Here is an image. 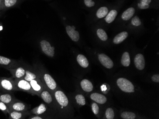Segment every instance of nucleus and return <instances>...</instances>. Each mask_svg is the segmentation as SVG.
<instances>
[{
    "instance_id": "25",
    "label": "nucleus",
    "mask_w": 159,
    "mask_h": 119,
    "mask_svg": "<svg viewBox=\"0 0 159 119\" xmlns=\"http://www.w3.org/2000/svg\"><path fill=\"white\" fill-rule=\"evenodd\" d=\"M118 12L115 10H112L110 12L107 14L105 18V21L108 23H111L114 21L117 15Z\"/></svg>"
},
{
    "instance_id": "23",
    "label": "nucleus",
    "mask_w": 159,
    "mask_h": 119,
    "mask_svg": "<svg viewBox=\"0 0 159 119\" xmlns=\"http://www.w3.org/2000/svg\"><path fill=\"white\" fill-rule=\"evenodd\" d=\"M76 59L78 63L83 68H87L89 66V61L84 55L79 54L77 56Z\"/></svg>"
},
{
    "instance_id": "1",
    "label": "nucleus",
    "mask_w": 159,
    "mask_h": 119,
    "mask_svg": "<svg viewBox=\"0 0 159 119\" xmlns=\"http://www.w3.org/2000/svg\"><path fill=\"white\" fill-rule=\"evenodd\" d=\"M35 68L39 74V78L44 85V87L50 91L54 92L57 88V86L56 82L52 76L47 73L44 69L42 68V66H38Z\"/></svg>"
},
{
    "instance_id": "28",
    "label": "nucleus",
    "mask_w": 159,
    "mask_h": 119,
    "mask_svg": "<svg viewBox=\"0 0 159 119\" xmlns=\"http://www.w3.org/2000/svg\"><path fill=\"white\" fill-rule=\"evenodd\" d=\"M152 0H141V2L138 3V6L140 9H146L150 7Z\"/></svg>"
},
{
    "instance_id": "19",
    "label": "nucleus",
    "mask_w": 159,
    "mask_h": 119,
    "mask_svg": "<svg viewBox=\"0 0 159 119\" xmlns=\"http://www.w3.org/2000/svg\"><path fill=\"white\" fill-rule=\"evenodd\" d=\"M20 0H2L1 11H4L14 7L19 2Z\"/></svg>"
},
{
    "instance_id": "20",
    "label": "nucleus",
    "mask_w": 159,
    "mask_h": 119,
    "mask_svg": "<svg viewBox=\"0 0 159 119\" xmlns=\"http://www.w3.org/2000/svg\"><path fill=\"white\" fill-rule=\"evenodd\" d=\"M90 97L93 101L99 104H104L107 102V98L103 95L99 93H93L90 96Z\"/></svg>"
},
{
    "instance_id": "36",
    "label": "nucleus",
    "mask_w": 159,
    "mask_h": 119,
    "mask_svg": "<svg viewBox=\"0 0 159 119\" xmlns=\"http://www.w3.org/2000/svg\"><path fill=\"white\" fill-rule=\"evenodd\" d=\"M92 110L93 113L95 114H97L99 113V106L96 103H93L92 105Z\"/></svg>"
},
{
    "instance_id": "35",
    "label": "nucleus",
    "mask_w": 159,
    "mask_h": 119,
    "mask_svg": "<svg viewBox=\"0 0 159 119\" xmlns=\"http://www.w3.org/2000/svg\"><path fill=\"white\" fill-rule=\"evenodd\" d=\"M84 2L85 5L89 8L93 7L95 4L93 0H84Z\"/></svg>"
},
{
    "instance_id": "10",
    "label": "nucleus",
    "mask_w": 159,
    "mask_h": 119,
    "mask_svg": "<svg viewBox=\"0 0 159 119\" xmlns=\"http://www.w3.org/2000/svg\"><path fill=\"white\" fill-rule=\"evenodd\" d=\"M16 99L12 92H8L0 90V101L8 105Z\"/></svg>"
},
{
    "instance_id": "27",
    "label": "nucleus",
    "mask_w": 159,
    "mask_h": 119,
    "mask_svg": "<svg viewBox=\"0 0 159 119\" xmlns=\"http://www.w3.org/2000/svg\"><path fill=\"white\" fill-rule=\"evenodd\" d=\"M109 12L108 8L106 7H102L100 8L96 12V16L99 19L105 17Z\"/></svg>"
},
{
    "instance_id": "30",
    "label": "nucleus",
    "mask_w": 159,
    "mask_h": 119,
    "mask_svg": "<svg viewBox=\"0 0 159 119\" xmlns=\"http://www.w3.org/2000/svg\"><path fill=\"white\" fill-rule=\"evenodd\" d=\"M76 101L77 104L80 106H84L86 104L85 99L83 95L81 94H78L75 96Z\"/></svg>"
},
{
    "instance_id": "37",
    "label": "nucleus",
    "mask_w": 159,
    "mask_h": 119,
    "mask_svg": "<svg viewBox=\"0 0 159 119\" xmlns=\"http://www.w3.org/2000/svg\"><path fill=\"white\" fill-rule=\"evenodd\" d=\"M152 80L154 82L159 83V75L158 74H154L152 78Z\"/></svg>"
},
{
    "instance_id": "17",
    "label": "nucleus",
    "mask_w": 159,
    "mask_h": 119,
    "mask_svg": "<svg viewBox=\"0 0 159 119\" xmlns=\"http://www.w3.org/2000/svg\"><path fill=\"white\" fill-rule=\"evenodd\" d=\"M47 106L44 104H40L39 106L33 108L31 110H29L30 113L33 115H44L47 111Z\"/></svg>"
},
{
    "instance_id": "33",
    "label": "nucleus",
    "mask_w": 159,
    "mask_h": 119,
    "mask_svg": "<svg viewBox=\"0 0 159 119\" xmlns=\"http://www.w3.org/2000/svg\"><path fill=\"white\" fill-rule=\"evenodd\" d=\"M106 117L108 119H113L114 118V113L113 109L111 108H109L106 110Z\"/></svg>"
},
{
    "instance_id": "7",
    "label": "nucleus",
    "mask_w": 159,
    "mask_h": 119,
    "mask_svg": "<svg viewBox=\"0 0 159 119\" xmlns=\"http://www.w3.org/2000/svg\"><path fill=\"white\" fill-rule=\"evenodd\" d=\"M8 106L10 111H26L31 107L30 105L27 104L17 99H16Z\"/></svg>"
},
{
    "instance_id": "16",
    "label": "nucleus",
    "mask_w": 159,
    "mask_h": 119,
    "mask_svg": "<svg viewBox=\"0 0 159 119\" xmlns=\"http://www.w3.org/2000/svg\"><path fill=\"white\" fill-rule=\"evenodd\" d=\"M75 29V26L68 25L66 27V31L69 37L74 41L77 42L80 40V34Z\"/></svg>"
},
{
    "instance_id": "3",
    "label": "nucleus",
    "mask_w": 159,
    "mask_h": 119,
    "mask_svg": "<svg viewBox=\"0 0 159 119\" xmlns=\"http://www.w3.org/2000/svg\"><path fill=\"white\" fill-rule=\"evenodd\" d=\"M0 90L8 92L17 91L14 79L4 77H0Z\"/></svg>"
},
{
    "instance_id": "8",
    "label": "nucleus",
    "mask_w": 159,
    "mask_h": 119,
    "mask_svg": "<svg viewBox=\"0 0 159 119\" xmlns=\"http://www.w3.org/2000/svg\"><path fill=\"white\" fill-rule=\"evenodd\" d=\"M9 71L14 79H24L25 75L26 65H20L7 69Z\"/></svg>"
},
{
    "instance_id": "39",
    "label": "nucleus",
    "mask_w": 159,
    "mask_h": 119,
    "mask_svg": "<svg viewBox=\"0 0 159 119\" xmlns=\"http://www.w3.org/2000/svg\"><path fill=\"white\" fill-rule=\"evenodd\" d=\"M1 11H0V16H1Z\"/></svg>"
},
{
    "instance_id": "13",
    "label": "nucleus",
    "mask_w": 159,
    "mask_h": 119,
    "mask_svg": "<svg viewBox=\"0 0 159 119\" xmlns=\"http://www.w3.org/2000/svg\"><path fill=\"white\" fill-rule=\"evenodd\" d=\"M8 114L10 119H24L30 116L31 113L29 110L26 111H10Z\"/></svg>"
},
{
    "instance_id": "6",
    "label": "nucleus",
    "mask_w": 159,
    "mask_h": 119,
    "mask_svg": "<svg viewBox=\"0 0 159 119\" xmlns=\"http://www.w3.org/2000/svg\"><path fill=\"white\" fill-rule=\"evenodd\" d=\"M53 97L61 108L63 109L64 107L69 105V99L66 94L61 90H56L54 93Z\"/></svg>"
},
{
    "instance_id": "4",
    "label": "nucleus",
    "mask_w": 159,
    "mask_h": 119,
    "mask_svg": "<svg viewBox=\"0 0 159 119\" xmlns=\"http://www.w3.org/2000/svg\"><path fill=\"white\" fill-rule=\"evenodd\" d=\"M117 84L121 90L126 93H133L134 91V85L127 79L120 78L117 81Z\"/></svg>"
},
{
    "instance_id": "21",
    "label": "nucleus",
    "mask_w": 159,
    "mask_h": 119,
    "mask_svg": "<svg viewBox=\"0 0 159 119\" xmlns=\"http://www.w3.org/2000/svg\"><path fill=\"white\" fill-rule=\"evenodd\" d=\"M128 36V33L126 32H122L120 33L113 39V43L115 44H119L121 43L125 40L127 39Z\"/></svg>"
},
{
    "instance_id": "26",
    "label": "nucleus",
    "mask_w": 159,
    "mask_h": 119,
    "mask_svg": "<svg viewBox=\"0 0 159 119\" xmlns=\"http://www.w3.org/2000/svg\"><path fill=\"white\" fill-rule=\"evenodd\" d=\"M130 62H131V60H130L129 53L128 52H124L121 57V64L124 66L127 67L129 66Z\"/></svg>"
},
{
    "instance_id": "38",
    "label": "nucleus",
    "mask_w": 159,
    "mask_h": 119,
    "mask_svg": "<svg viewBox=\"0 0 159 119\" xmlns=\"http://www.w3.org/2000/svg\"><path fill=\"white\" fill-rule=\"evenodd\" d=\"M2 0H0V11L2 12L1 11V6L2 3Z\"/></svg>"
},
{
    "instance_id": "31",
    "label": "nucleus",
    "mask_w": 159,
    "mask_h": 119,
    "mask_svg": "<svg viewBox=\"0 0 159 119\" xmlns=\"http://www.w3.org/2000/svg\"><path fill=\"white\" fill-rule=\"evenodd\" d=\"M121 117L124 119H134L135 118L136 115L132 112H123L121 114Z\"/></svg>"
},
{
    "instance_id": "5",
    "label": "nucleus",
    "mask_w": 159,
    "mask_h": 119,
    "mask_svg": "<svg viewBox=\"0 0 159 119\" xmlns=\"http://www.w3.org/2000/svg\"><path fill=\"white\" fill-rule=\"evenodd\" d=\"M20 64V61L0 56V67L8 69V68H13L18 66Z\"/></svg>"
},
{
    "instance_id": "9",
    "label": "nucleus",
    "mask_w": 159,
    "mask_h": 119,
    "mask_svg": "<svg viewBox=\"0 0 159 119\" xmlns=\"http://www.w3.org/2000/svg\"><path fill=\"white\" fill-rule=\"evenodd\" d=\"M40 47L42 52L48 57H54L55 51L54 48L52 47L50 42L46 40H42L40 42Z\"/></svg>"
},
{
    "instance_id": "12",
    "label": "nucleus",
    "mask_w": 159,
    "mask_h": 119,
    "mask_svg": "<svg viewBox=\"0 0 159 119\" xmlns=\"http://www.w3.org/2000/svg\"><path fill=\"white\" fill-rule=\"evenodd\" d=\"M32 89L35 93V95L39 96L42 91L44 88V86L40 78L33 80L30 82Z\"/></svg>"
},
{
    "instance_id": "11",
    "label": "nucleus",
    "mask_w": 159,
    "mask_h": 119,
    "mask_svg": "<svg viewBox=\"0 0 159 119\" xmlns=\"http://www.w3.org/2000/svg\"><path fill=\"white\" fill-rule=\"evenodd\" d=\"M39 78V74L35 68L26 65L25 75L24 79L30 82L31 81Z\"/></svg>"
},
{
    "instance_id": "29",
    "label": "nucleus",
    "mask_w": 159,
    "mask_h": 119,
    "mask_svg": "<svg viewBox=\"0 0 159 119\" xmlns=\"http://www.w3.org/2000/svg\"><path fill=\"white\" fill-rule=\"evenodd\" d=\"M97 36L102 40L105 41L108 39V36L106 32L103 29H99L97 31Z\"/></svg>"
},
{
    "instance_id": "15",
    "label": "nucleus",
    "mask_w": 159,
    "mask_h": 119,
    "mask_svg": "<svg viewBox=\"0 0 159 119\" xmlns=\"http://www.w3.org/2000/svg\"><path fill=\"white\" fill-rule=\"evenodd\" d=\"M98 58L101 63L106 68L111 69L113 66V62L108 56L104 54H100L98 55Z\"/></svg>"
},
{
    "instance_id": "32",
    "label": "nucleus",
    "mask_w": 159,
    "mask_h": 119,
    "mask_svg": "<svg viewBox=\"0 0 159 119\" xmlns=\"http://www.w3.org/2000/svg\"><path fill=\"white\" fill-rule=\"evenodd\" d=\"M0 110L4 113L5 115L8 114L9 113V109L7 104L0 101Z\"/></svg>"
},
{
    "instance_id": "2",
    "label": "nucleus",
    "mask_w": 159,
    "mask_h": 119,
    "mask_svg": "<svg viewBox=\"0 0 159 119\" xmlns=\"http://www.w3.org/2000/svg\"><path fill=\"white\" fill-rule=\"evenodd\" d=\"M14 82L17 91H19L32 95H35V93L32 89L29 82L25 80L24 79H14Z\"/></svg>"
},
{
    "instance_id": "24",
    "label": "nucleus",
    "mask_w": 159,
    "mask_h": 119,
    "mask_svg": "<svg viewBox=\"0 0 159 119\" xmlns=\"http://www.w3.org/2000/svg\"><path fill=\"white\" fill-rule=\"evenodd\" d=\"M135 11V10L134 7L129 8L122 13L121 19L124 20H128L134 15Z\"/></svg>"
},
{
    "instance_id": "14",
    "label": "nucleus",
    "mask_w": 159,
    "mask_h": 119,
    "mask_svg": "<svg viewBox=\"0 0 159 119\" xmlns=\"http://www.w3.org/2000/svg\"><path fill=\"white\" fill-rule=\"evenodd\" d=\"M39 97L43 99L44 103H46L47 104H51L53 102V96L52 95L51 91L47 89L46 88L42 91L40 94Z\"/></svg>"
},
{
    "instance_id": "34",
    "label": "nucleus",
    "mask_w": 159,
    "mask_h": 119,
    "mask_svg": "<svg viewBox=\"0 0 159 119\" xmlns=\"http://www.w3.org/2000/svg\"><path fill=\"white\" fill-rule=\"evenodd\" d=\"M132 24L134 26H139L141 25V20H140L139 18L138 17V16H135L133 19H132Z\"/></svg>"
},
{
    "instance_id": "22",
    "label": "nucleus",
    "mask_w": 159,
    "mask_h": 119,
    "mask_svg": "<svg viewBox=\"0 0 159 119\" xmlns=\"http://www.w3.org/2000/svg\"><path fill=\"white\" fill-rule=\"evenodd\" d=\"M81 87L85 92H92L93 89L92 83L87 79H84L80 83Z\"/></svg>"
},
{
    "instance_id": "18",
    "label": "nucleus",
    "mask_w": 159,
    "mask_h": 119,
    "mask_svg": "<svg viewBox=\"0 0 159 119\" xmlns=\"http://www.w3.org/2000/svg\"><path fill=\"white\" fill-rule=\"evenodd\" d=\"M134 64L136 67L139 70H142L145 67V62L143 55L142 54H138L136 55L134 58Z\"/></svg>"
}]
</instances>
